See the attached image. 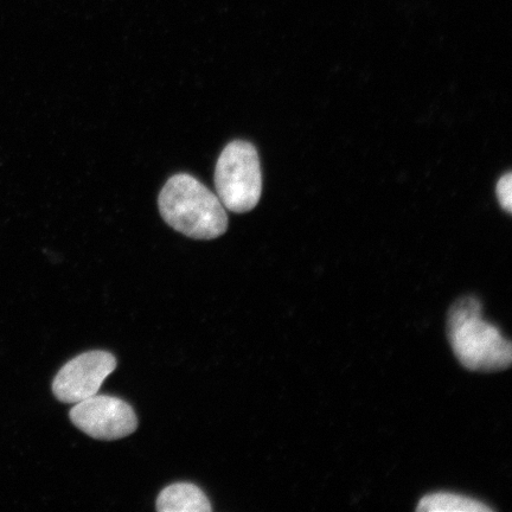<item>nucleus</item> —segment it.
<instances>
[{"label":"nucleus","mask_w":512,"mask_h":512,"mask_svg":"<svg viewBox=\"0 0 512 512\" xmlns=\"http://www.w3.org/2000/svg\"><path fill=\"white\" fill-rule=\"evenodd\" d=\"M215 188L223 207L248 213L260 201L262 174L258 151L245 140L224 147L215 169Z\"/></svg>","instance_id":"3"},{"label":"nucleus","mask_w":512,"mask_h":512,"mask_svg":"<svg viewBox=\"0 0 512 512\" xmlns=\"http://www.w3.org/2000/svg\"><path fill=\"white\" fill-rule=\"evenodd\" d=\"M416 511L420 512H491L488 505L466 496L438 492L421 499Z\"/></svg>","instance_id":"7"},{"label":"nucleus","mask_w":512,"mask_h":512,"mask_svg":"<svg viewBox=\"0 0 512 512\" xmlns=\"http://www.w3.org/2000/svg\"><path fill=\"white\" fill-rule=\"evenodd\" d=\"M70 420L80 431L96 440L123 439L136 432L138 419L127 402L115 396L94 395L75 403Z\"/></svg>","instance_id":"4"},{"label":"nucleus","mask_w":512,"mask_h":512,"mask_svg":"<svg viewBox=\"0 0 512 512\" xmlns=\"http://www.w3.org/2000/svg\"><path fill=\"white\" fill-rule=\"evenodd\" d=\"M156 508L159 512H210V501L195 484L176 483L160 492Z\"/></svg>","instance_id":"6"},{"label":"nucleus","mask_w":512,"mask_h":512,"mask_svg":"<svg viewBox=\"0 0 512 512\" xmlns=\"http://www.w3.org/2000/svg\"><path fill=\"white\" fill-rule=\"evenodd\" d=\"M447 336L454 355L466 369L494 373L511 366L509 339L484 319L482 303L475 297L453 304L448 311Z\"/></svg>","instance_id":"1"},{"label":"nucleus","mask_w":512,"mask_h":512,"mask_svg":"<svg viewBox=\"0 0 512 512\" xmlns=\"http://www.w3.org/2000/svg\"><path fill=\"white\" fill-rule=\"evenodd\" d=\"M158 206L164 221L188 238L214 240L227 232L228 215L220 198L188 174L166 182Z\"/></svg>","instance_id":"2"},{"label":"nucleus","mask_w":512,"mask_h":512,"mask_svg":"<svg viewBox=\"0 0 512 512\" xmlns=\"http://www.w3.org/2000/svg\"><path fill=\"white\" fill-rule=\"evenodd\" d=\"M497 197L501 207L511 214L512 211V174L508 172L497 184Z\"/></svg>","instance_id":"8"},{"label":"nucleus","mask_w":512,"mask_h":512,"mask_svg":"<svg viewBox=\"0 0 512 512\" xmlns=\"http://www.w3.org/2000/svg\"><path fill=\"white\" fill-rule=\"evenodd\" d=\"M117 368V360L107 351H88L69 361L53 382L56 399L78 403L98 394L102 383Z\"/></svg>","instance_id":"5"}]
</instances>
